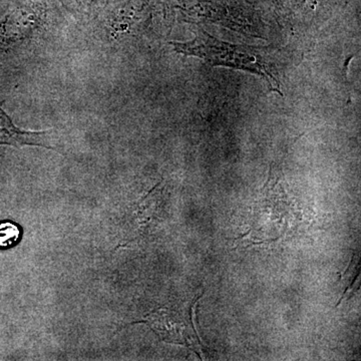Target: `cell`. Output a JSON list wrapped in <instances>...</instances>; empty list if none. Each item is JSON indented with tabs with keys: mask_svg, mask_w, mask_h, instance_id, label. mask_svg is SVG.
<instances>
[{
	"mask_svg": "<svg viewBox=\"0 0 361 361\" xmlns=\"http://www.w3.org/2000/svg\"><path fill=\"white\" fill-rule=\"evenodd\" d=\"M194 32L195 37L191 42H171L175 51L184 56L203 59L213 66H226L255 73L264 78L271 90L282 94L270 49L228 44L212 37L199 25Z\"/></svg>",
	"mask_w": 361,
	"mask_h": 361,
	"instance_id": "1",
	"label": "cell"
},
{
	"mask_svg": "<svg viewBox=\"0 0 361 361\" xmlns=\"http://www.w3.org/2000/svg\"><path fill=\"white\" fill-rule=\"evenodd\" d=\"M49 132H26L16 127L0 104V144L21 147L39 146L52 149L47 144Z\"/></svg>",
	"mask_w": 361,
	"mask_h": 361,
	"instance_id": "2",
	"label": "cell"
},
{
	"mask_svg": "<svg viewBox=\"0 0 361 361\" xmlns=\"http://www.w3.org/2000/svg\"><path fill=\"white\" fill-rule=\"evenodd\" d=\"M20 230L13 222L0 223V248L13 246L20 240Z\"/></svg>",
	"mask_w": 361,
	"mask_h": 361,
	"instance_id": "3",
	"label": "cell"
},
{
	"mask_svg": "<svg viewBox=\"0 0 361 361\" xmlns=\"http://www.w3.org/2000/svg\"><path fill=\"white\" fill-rule=\"evenodd\" d=\"M355 255L353 254V258H351L350 262H349V264L348 265V267H346L345 271H344L343 274H341V276H339L338 280L336 282V284H338L339 282L341 281L342 277L344 276V275L348 274V272L349 269H350L351 266H353V263H355Z\"/></svg>",
	"mask_w": 361,
	"mask_h": 361,
	"instance_id": "5",
	"label": "cell"
},
{
	"mask_svg": "<svg viewBox=\"0 0 361 361\" xmlns=\"http://www.w3.org/2000/svg\"><path fill=\"white\" fill-rule=\"evenodd\" d=\"M360 275V271H358L357 274L355 275V277L353 278V282H351L350 285H348V287H346L345 290H344L343 294H342V296L341 298H339L338 302L336 303V308L338 307L339 305H341L342 300H343L344 297L346 296V294H348V290H350L351 288H353V285H355L356 280H357V276Z\"/></svg>",
	"mask_w": 361,
	"mask_h": 361,
	"instance_id": "4",
	"label": "cell"
},
{
	"mask_svg": "<svg viewBox=\"0 0 361 361\" xmlns=\"http://www.w3.org/2000/svg\"><path fill=\"white\" fill-rule=\"evenodd\" d=\"M252 232V229L249 230L248 232L244 233V234H242L240 237H236V238L234 239V241H238V240H241L243 238H245L246 236H248L249 234Z\"/></svg>",
	"mask_w": 361,
	"mask_h": 361,
	"instance_id": "6",
	"label": "cell"
}]
</instances>
